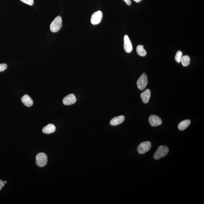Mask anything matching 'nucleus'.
Returning a JSON list of instances; mask_svg holds the SVG:
<instances>
[{
    "label": "nucleus",
    "instance_id": "obj_1",
    "mask_svg": "<svg viewBox=\"0 0 204 204\" xmlns=\"http://www.w3.org/2000/svg\"><path fill=\"white\" fill-rule=\"evenodd\" d=\"M169 152V149L167 147L164 146H159L156 151L154 153V158L155 160H159L166 156Z\"/></svg>",
    "mask_w": 204,
    "mask_h": 204
},
{
    "label": "nucleus",
    "instance_id": "obj_2",
    "mask_svg": "<svg viewBox=\"0 0 204 204\" xmlns=\"http://www.w3.org/2000/svg\"><path fill=\"white\" fill-rule=\"evenodd\" d=\"M62 26V19L61 16H57L51 23L50 29L51 32L56 33L61 29Z\"/></svg>",
    "mask_w": 204,
    "mask_h": 204
},
{
    "label": "nucleus",
    "instance_id": "obj_3",
    "mask_svg": "<svg viewBox=\"0 0 204 204\" xmlns=\"http://www.w3.org/2000/svg\"><path fill=\"white\" fill-rule=\"evenodd\" d=\"M47 157L46 154L41 152L37 154L36 157V162L40 167H43L47 163Z\"/></svg>",
    "mask_w": 204,
    "mask_h": 204
},
{
    "label": "nucleus",
    "instance_id": "obj_4",
    "mask_svg": "<svg viewBox=\"0 0 204 204\" xmlns=\"http://www.w3.org/2000/svg\"><path fill=\"white\" fill-rule=\"evenodd\" d=\"M147 76L145 73H143L137 81V85L138 89L141 90L144 89L147 86Z\"/></svg>",
    "mask_w": 204,
    "mask_h": 204
},
{
    "label": "nucleus",
    "instance_id": "obj_5",
    "mask_svg": "<svg viewBox=\"0 0 204 204\" xmlns=\"http://www.w3.org/2000/svg\"><path fill=\"white\" fill-rule=\"evenodd\" d=\"M151 147V143L150 141H145L141 143L137 147V150L140 154H143L149 151Z\"/></svg>",
    "mask_w": 204,
    "mask_h": 204
},
{
    "label": "nucleus",
    "instance_id": "obj_6",
    "mask_svg": "<svg viewBox=\"0 0 204 204\" xmlns=\"http://www.w3.org/2000/svg\"><path fill=\"white\" fill-rule=\"evenodd\" d=\"M102 13L101 11L95 12L92 15L90 19L91 22L93 25H97L99 24L102 21Z\"/></svg>",
    "mask_w": 204,
    "mask_h": 204
},
{
    "label": "nucleus",
    "instance_id": "obj_7",
    "mask_svg": "<svg viewBox=\"0 0 204 204\" xmlns=\"http://www.w3.org/2000/svg\"><path fill=\"white\" fill-rule=\"evenodd\" d=\"M149 123L152 126L155 127L161 125L162 121L159 117L155 115H151L149 118Z\"/></svg>",
    "mask_w": 204,
    "mask_h": 204
},
{
    "label": "nucleus",
    "instance_id": "obj_8",
    "mask_svg": "<svg viewBox=\"0 0 204 204\" xmlns=\"http://www.w3.org/2000/svg\"><path fill=\"white\" fill-rule=\"evenodd\" d=\"M124 47L126 52L130 53L133 50V46L130 39L127 35L124 36Z\"/></svg>",
    "mask_w": 204,
    "mask_h": 204
},
{
    "label": "nucleus",
    "instance_id": "obj_9",
    "mask_svg": "<svg viewBox=\"0 0 204 204\" xmlns=\"http://www.w3.org/2000/svg\"><path fill=\"white\" fill-rule=\"evenodd\" d=\"M77 101L75 96L74 94H71L64 98L63 102L65 105H68L75 103Z\"/></svg>",
    "mask_w": 204,
    "mask_h": 204
},
{
    "label": "nucleus",
    "instance_id": "obj_10",
    "mask_svg": "<svg viewBox=\"0 0 204 204\" xmlns=\"http://www.w3.org/2000/svg\"><path fill=\"white\" fill-rule=\"evenodd\" d=\"M21 101L25 105L28 107L31 106L33 103L32 98L27 95H24L21 98Z\"/></svg>",
    "mask_w": 204,
    "mask_h": 204
},
{
    "label": "nucleus",
    "instance_id": "obj_11",
    "mask_svg": "<svg viewBox=\"0 0 204 204\" xmlns=\"http://www.w3.org/2000/svg\"><path fill=\"white\" fill-rule=\"evenodd\" d=\"M124 116L123 115L115 117L110 121V124L112 126H115L122 123L124 120Z\"/></svg>",
    "mask_w": 204,
    "mask_h": 204
},
{
    "label": "nucleus",
    "instance_id": "obj_12",
    "mask_svg": "<svg viewBox=\"0 0 204 204\" xmlns=\"http://www.w3.org/2000/svg\"><path fill=\"white\" fill-rule=\"evenodd\" d=\"M151 96V92L149 89L145 90L141 94V97L143 102L144 103L148 102Z\"/></svg>",
    "mask_w": 204,
    "mask_h": 204
},
{
    "label": "nucleus",
    "instance_id": "obj_13",
    "mask_svg": "<svg viewBox=\"0 0 204 204\" xmlns=\"http://www.w3.org/2000/svg\"><path fill=\"white\" fill-rule=\"evenodd\" d=\"M56 130V127L54 124H49L46 126L42 129V131L43 133L49 134L54 133Z\"/></svg>",
    "mask_w": 204,
    "mask_h": 204
},
{
    "label": "nucleus",
    "instance_id": "obj_14",
    "mask_svg": "<svg viewBox=\"0 0 204 204\" xmlns=\"http://www.w3.org/2000/svg\"><path fill=\"white\" fill-rule=\"evenodd\" d=\"M191 121L189 119H186L182 121L178 125V128L180 130H184L186 129L190 124Z\"/></svg>",
    "mask_w": 204,
    "mask_h": 204
},
{
    "label": "nucleus",
    "instance_id": "obj_15",
    "mask_svg": "<svg viewBox=\"0 0 204 204\" xmlns=\"http://www.w3.org/2000/svg\"><path fill=\"white\" fill-rule=\"evenodd\" d=\"M136 51L138 55L141 57H144L147 54L145 50L144 49L143 45H138L137 47Z\"/></svg>",
    "mask_w": 204,
    "mask_h": 204
},
{
    "label": "nucleus",
    "instance_id": "obj_16",
    "mask_svg": "<svg viewBox=\"0 0 204 204\" xmlns=\"http://www.w3.org/2000/svg\"><path fill=\"white\" fill-rule=\"evenodd\" d=\"M191 59L189 56L185 55L182 56L181 62L183 66L186 67L189 65L190 63Z\"/></svg>",
    "mask_w": 204,
    "mask_h": 204
},
{
    "label": "nucleus",
    "instance_id": "obj_17",
    "mask_svg": "<svg viewBox=\"0 0 204 204\" xmlns=\"http://www.w3.org/2000/svg\"><path fill=\"white\" fill-rule=\"evenodd\" d=\"M182 55H183V53H182V51L179 50L177 51L175 57V60L177 63H180Z\"/></svg>",
    "mask_w": 204,
    "mask_h": 204
},
{
    "label": "nucleus",
    "instance_id": "obj_18",
    "mask_svg": "<svg viewBox=\"0 0 204 204\" xmlns=\"http://www.w3.org/2000/svg\"><path fill=\"white\" fill-rule=\"evenodd\" d=\"M20 1L25 4L31 6L33 5L34 3L33 0H20Z\"/></svg>",
    "mask_w": 204,
    "mask_h": 204
},
{
    "label": "nucleus",
    "instance_id": "obj_19",
    "mask_svg": "<svg viewBox=\"0 0 204 204\" xmlns=\"http://www.w3.org/2000/svg\"><path fill=\"white\" fill-rule=\"evenodd\" d=\"M7 67V65L6 64H0V72L5 71Z\"/></svg>",
    "mask_w": 204,
    "mask_h": 204
},
{
    "label": "nucleus",
    "instance_id": "obj_20",
    "mask_svg": "<svg viewBox=\"0 0 204 204\" xmlns=\"http://www.w3.org/2000/svg\"><path fill=\"white\" fill-rule=\"evenodd\" d=\"M5 185V183L4 182H3L2 180H0V190H1L3 187Z\"/></svg>",
    "mask_w": 204,
    "mask_h": 204
},
{
    "label": "nucleus",
    "instance_id": "obj_21",
    "mask_svg": "<svg viewBox=\"0 0 204 204\" xmlns=\"http://www.w3.org/2000/svg\"><path fill=\"white\" fill-rule=\"evenodd\" d=\"M128 5H130L131 4V0H123Z\"/></svg>",
    "mask_w": 204,
    "mask_h": 204
},
{
    "label": "nucleus",
    "instance_id": "obj_22",
    "mask_svg": "<svg viewBox=\"0 0 204 204\" xmlns=\"http://www.w3.org/2000/svg\"><path fill=\"white\" fill-rule=\"evenodd\" d=\"M133 1L137 3H139L140 2L142 1V0H133Z\"/></svg>",
    "mask_w": 204,
    "mask_h": 204
},
{
    "label": "nucleus",
    "instance_id": "obj_23",
    "mask_svg": "<svg viewBox=\"0 0 204 204\" xmlns=\"http://www.w3.org/2000/svg\"><path fill=\"white\" fill-rule=\"evenodd\" d=\"M4 182V183H7V182H6V181H5Z\"/></svg>",
    "mask_w": 204,
    "mask_h": 204
}]
</instances>
